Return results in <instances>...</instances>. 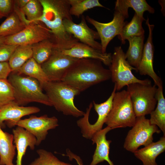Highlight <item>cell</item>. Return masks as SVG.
<instances>
[{
	"label": "cell",
	"mask_w": 165,
	"mask_h": 165,
	"mask_svg": "<svg viewBox=\"0 0 165 165\" xmlns=\"http://www.w3.org/2000/svg\"><path fill=\"white\" fill-rule=\"evenodd\" d=\"M40 21L30 22L19 33L6 36L4 43L17 46L32 45L43 40L50 39L51 31Z\"/></svg>",
	"instance_id": "obj_11"
},
{
	"label": "cell",
	"mask_w": 165,
	"mask_h": 165,
	"mask_svg": "<svg viewBox=\"0 0 165 165\" xmlns=\"http://www.w3.org/2000/svg\"><path fill=\"white\" fill-rule=\"evenodd\" d=\"M39 157L28 165H72L60 160L52 152L43 149L37 150Z\"/></svg>",
	"instance_id": "obj_31"
},
{
	"label": "cell",
	"mask_w": 165,
	"mask_h": 165,
	"mask_svg": "<svg viewBox=\"0 0 165 165\" xmlns=\"http://www.w3.org/2000/svg\"><path fill=\"white\" fill-rule=\"evenodd\" d=\"M11 72L8 62H0V79H7Z\"/></svg>",
	"instance_id": "obj_36"
},
{
	"label": "cell",
	"mask_w": 165,
	"mask_h": 165,
	"mask_svg": "<svg viewBox=\"0 0 165 165\" xmlns=\"http://www.w3.org/2000/svg\"><path fill=\"white\" fill-rule=\"evenodd\" d=\"M6 37L0 36V44L4 43Z\"/></svg>",
	"instance_id": "obj_39"
},
{
	"label": "cell",
	"mask_w": 165,
	"mask_h": 165,
	"mask_svg": "<svg viewBox=\"0 0 165 165\" xmlns=\"http://www.w3.org/2000/svg\"><path fill=\"white\" fill-rule=\"evenodd\" d=\"M66 153L67 154L64 155L68 156L70 160L74 159L76 160L78 165H83L82 160L80 157L73 153L68 149L66 150Z\"/></svg>",
	"instance_id": "obj_37"
},
{
	"label": "cell",
	"mask_w": 165,
	"mask_h": 165,
	"mask_svg": "<svg viewBox=\"0 0 165 165\" xmlns=\"http://www.w3.org/2000/svg\"><path fill=\"white\" fill-rule=\"evenodd\" d=\"M116 90L115 85L110 96L106 101L100 104L93 101L86 108L83 117L77 121V125L83 137L91 139L95 134L102 129L112 108Z\"/></svg>",
	"instance_id": "obj_5"
},
{
	"label": "cell",
	"mask_w": 165,
	"mask_h": 165,
	"mask_svg": "<svg viewBox=\"0 0 165 165\" xmlns=\"http://www.w3.org/2000/svg\"></svg>",
	"instance_id": "obj_41"
},
{
	"label": "cell",
	"mask_w": 165,
	"mask_h": 165,
	"mask_svg": "<svg viewBox=\"0 0 165 165\" xmlns=\"http://www.w3.org/2000/svg\"><path fill=\"white\" fill-rule=\"evenodd\" d=\"M3 43L0 44V62H7L18 46Z\"/></svg>",
	"instance_id": "obj_34"
},
{
	"label": "cell",
	"mask_w": 165,
	"mask_h": 165,
	"mask_svg": "<svg viewBox=\"0 0 165 165\" xmlns=\"http://www.w3.org/2000/svg\"><path fill=\"white\" fill-rule=\"evenodd\" d=\"M63 24L66 31L81 42L101 51V43L96 41L100 39L99 35L97 31L88 26L83 15L78 24L74 23L73 20L67 19L64 20Z\"/></svg>",
	"instance_id": "obj_14"
},
{
	"label": "cell",
	"mask_w": 165,
	"mask_h": 165,
	"mask_svg": "<svg viewBox=\"0 0 165 165\" xmlns=\"http://www.w3.org/2000/svg\"><path fill=\"white\" fill-rule=\"evenodd\" d=\"M152 84L136 83L127 86L128 93L136 117L150 114L155 109L157 100V87Z\"/></svg>",
	"instance_id": "obj_9"
},
{
	"label": "cell",
	"mask_w": 165,
	"mask_h": 165,
	"mask_svg": "<svg viewBox=\"0 0 165 165\" xmlns=\"http://www.w3.org/2000/svg\"><path fill=\"white\" fill-rule=\"evenodd\" d=\"M20 10L30 23L37 21L43 13V8L39 0H30Z\"/></svg>",
	"instance_id": "obj_30"
},
{
	"label": "cell",
	"mask_w": 165,
	"mask_h": 165,
	"mask_svg": "<svg viewBox=\"0 0 165 165\" xmlns=\"http://www.w3.org/2000/svg\"><path fill=\"white\" fill-rule=\"evenodd\" d=\"M111 79L109 69L102 62L94 59H79L68 71L61 81L80 92L90 87Z\"/></svg>",
	"instance_id": "obj_2"
},
{
	"label": "cell",
	"mask_w": 165,
	"mask_h": 165,
	"mask_svg": "<svg viewBox=\"0 0 165 165\" xmlns=\"http://www.w3.org/2000/svg\"><path fill=\"white\" fill-rule=\"evenodd\" d=\"M146 24L149 30L148 35L144 44L141 59L137 72L141 75L150 76L153 80L154 84L158 87L163 85L161 78L155 73L153 68L154 48L152 42V31L154 25L149 24L148 18L146 20Z\"/></svg>",
	"instance_id": "obj_15"
},
{
	"label": "cell",
	"mask_w": 165,
	"mask_h": 165,
	"mask_svg": "<svg viewBox=\"0 0 165 165\" xmlns=\"http://www.w3.org/2000/svg\"><path fill=\"white\" fill-rule=\"evenodd\" d=\"M132 127L127 134L123 146L126 150L133 153L141 146H146L152 143L153 134H159L161 131L145 116L137 117Z\"/></svg>",
	"instance_id": "obj_10"
},
{
	"label": "cell",
	"mask_w": 165,
	"mask_h": 165,
	"mask_svg": "<svg viewBox=\"0 0 165 165\" xmlns=\"http://www.w3.org/2000/svg\"><path fill=\"white\" fill-rule=\"evenodd\" d=\"M70 6L69 12L71 16L79 18L87 10L99 7L105 8L98 0H68Z\"/></svg>",
	"instance_id": "obj_29"
},
{
	"label": "cell",
	"mask_w": 165,
	"mask_h": 165,
	"mask_svg": "<svg viewBox=\"0 0 165 165\" xmlns=\"http://www.w3.org/2000/svg\"><path fill=\"white\" fill-rule=\"evenodd\" d=\"M28 24L25 18L18 11H15L0 25V36L16 34L24 29Z\"/></svg>",
	"instance_id": "obj_22"
},
{
	"label": "cell",
	"mask_w": 165,
	"mask_h": 165,
	"mask_svg": "<svg viewBox=\"0 0 165 165\" xmlns=\"http://www.w3.org/2000/svg\"><path fill=\"white\" fill-rule=\"evenodd\" d=\"M16 149L13 134L4 132L0 126V165H14Z\"/></svg>",
	"instance_id": "obj_21"
},
{
	"label": "cell",
	"mask_w": 165,
	"mask_h": 165,
	"mask_svg": "<svg viewBox=\"0 0 165 165\" xmlns=\"http://www.w3.org/2000/svg\"><path fill=\"white\" fill-rule=\"evenodd\" d=\"M124 1L129 8H132L135 13L141 17H143L144 13L146 11L152 14L155 12L154 9L145 0H124Z\"/></svg>",
	"instance_id": "obj_33"
},
{
	"label": "cell",
	"mask_w": 165,
	"mask_h": 165,
	"mask_svg": "<svg viewBox=\"0 0 165 165\" xmlns=\"http://www.w3.org/2000/svg\"><path fill=\"white\" fill-rule=\"evenodd\" d=\"M30 0H19L16 1L20 9H21Z\"/></svg>",
	"instance_id": "obj_38"
},
{
	"label": "cell",
	"mask_w": 165,
	"mask_h": 165,
	"mask_svg": "<svg viewBox=\"0 0 165 165\" xmlns=\"http://www.w3.org/2000/svg\"><path fill=\"white\" fill-rule=\"evenodd\" d=\"M12 1L0 0V13L3 16H6L11 12L13 4Z\"/></svg>",
	"instance_id": "obj_35"
},
{
	"label": "cell",
	"mask_w": 165,
	"mask_h": 165,
	"mask_svg": "<svg viewBox=\"0 0 165 165\" xmlns=\"http://www.w3.org/2000/svg\"><path fill=\"white\" fill-rule=\"evenodd\" d=\"M3 16L0 13V19H1Z\"/></svg>",
	"instance_id": "obj_40"
},
{
	"label": "cell",
	"mask_w": 165,
	"mask_h": 165,
	"mask_svg": "<svg viewBox=\"0 0 165 165\" xmlns=\"http://www.w3.org/2000/svg\"><path fill=\"white\" fill-rule=\"evenodd\" d=\"M112 130L107 126L96 132L93 136L91 140L92 144H96V148L92 157V160L89 165H97L104 161L107 162L109 165H114L109 157L110 145L112 142L107 140V134Z\"/></svg>",
	"instance_id": "obj_18"
},
{
	"label": "cell",
	"mask_w": 165,
	"mask_h": 165,
	"mask_svg": "<svg viewBox=\"0 0 165 165\" xmlns=\"http://www.w3.org/2000/svg\"><path fill=\"white\" fill-rule=\"evenodd\" d=\"M43 8V13L37 21L43 23L51 31L50 39L54 48H71L79 41L66 30L64 24L66 19L73 20L69 12L68 0H39Z\"/></svg>",
	"instance_id": "obj_1"
},
{
	"label": "cell",
	"mask_w": 165,
	"mask_h": 165,
	"mask_svg": "<svg viewBox=\"0 0 165 165\" xmlns=\"http://www.w3.org/2000/svg\"><path fill=\"white\" fill-rule=\"evenodd\" d=\"M15 72L36 79L39 82L41 87L49 81L41 65L38 63L33 57L28 60Z\"/></svg>",
	"instance_id": "obj_25"
},
{
	"label": "cell",
	"mask_w": 165,
	"mask_h": 165,
	"mask_svg": "<svg viewBox=\"0 0 165 165\" xmlns=\"http://www.w3.org/2000/svg\"><path fill=\"white\" fill-rule=\"evenodd\" d=\"M40 110L36 107H24L13 101L0 107V126L1 127L5 121L9 127H13L16 126L23 117L37 113Z\"/></svg>",
	"instance_id": "obj_16"
},
{
	"label": "cell",
	"mask_w": 165,
	"mask_h": 165,
	"mask_svg": "<svg viewBox=\"0 0 165 165\" xmlns=\"http://www.w3.org/2000/svg\"><path fill=\"white\" fill-rule=\"evenodd\" d=\"M42 88L58 112L75 117L84 115L85 112L78 109L74 103L75 97L80 93L77 89L62 81H48Z\"/></svg>",
	"instance_id": "obj_3"
},
{
	"label": "cell",
	"mask_w": 165,
	"mask_h": 165,
	"mask_svg": "<svg viewBox=\"0 0 165 165\" xmlns=\"http://www.w3.org/2000/svg\"><path fill=\"white\" fill-rule=\"evenodd\" d=\"M32 57V45L18 46L8 61L12 72L17 71L28 60Z\"/></svg>",
	"instance_id": "obj_27"
},
{
	"label": "cell",
	"mask_w": 165,
	"mask_h": 165,
	"mask_svg": "<svg viewBox=\"0 0 165 165\" xmlns=\"http://www.w3.org/2000/svg\"><path fill=\"white\" fill-rule=\"evenodd\" d=\"M156 107L150 114L151 123L158 127L165 136V99L163 86L158 87L156 94Z\"/></svg>",
	"instance_id": "obj_24"
},
{
	"label": "cell",
	"mask_w": 165,
	"mask_h": 165,
	"mask_svg": "<svg viewBox=\"0 0 165 165\" xmlns=\"http://www.w3.org/2000/svg\"><path fill=\"white\" fill-rule=\"evenodd\" d=\"M13 88L7 79H0V107L14 101Z\"/></svg>",
	"instance_id": "obj_32"
},
{
	"label": "cell",
	"mask_w": 165,
	"mask_h": 165,
	"mask_svg": "<svg viewBox=\"0 0 165 165\" xmlns=\"http://www.w3.org/2000/svg\"><path fill=\"white\" fill-rule=\"evenodd\" d=\"M124 0H117L116 2L113 18L109 22L101 23L87 15L85 18L86 20L96 29L101 40V51L103 53H106L109 42L115 36L120 34L126 23L125 20L129 16V8Z\"/></svg>",
	"instance_id": "obj_6"
},
{
	"label": "cell",
	"mask_w": 165,
	"mask_h": 165,
	"mask_svg": "<svg viewBox=\"0 0 165 165\" xmlns=\"http://www.w3.org/2000/svg\"><path fill=\"white\" fill-rule=\"evenodd\" d=\"M109 69L111 72L112 81L114 83L118 91L120 90L124 86L133 83H151V81L149 79H140L134 75L132 71H136V69L127 61L125 53L120 46L114 48Z\"/></svg>",
	"instance_id": "obj_8"
},
{
	"label": "cell",
	"mask_w": 165,
	"mask_h": 165,
	"mask_svg": "<svg viewBox=\"0 0 165 165\" xmlns=\"http://www.w3.org/2000/svg\"><path fill=\"white\" fill-rule=\"evenodd\" d=\"M145 35L134 36L127 39L128 49L125 53L127 60L132 66L138 68L141 59L144 45Z\"/></svg>",
	"instance_id": "obj_23"
},
{
	"label": "cell",
	"mask_w": 165,
	"mask_h": 165,
	"mask_svg": "<svg viewBox=\"0 0 165 165\" xmlns=\"http://www.w3.org/2000/svg\"><path fill=\"white\" fill-rule=\"evenodd\" d=\"M8 77V80L13 88L14 101L18 105L21 106L35 102L52 106L46 94L43 93L39 82L36 79L14 72H11Z\"/></svg>",
	"instance_id": "obj_4"
},
{
	"label": "cell",
	"mask_w": 165,
	"mask_h": 165,
	"mask_svg": "<svg viewBox=\"0 0 165 165\" xmlns=\"http://www.w3.org/2000/svg\"><path fill=\"white\" fill-rule=\"evenodd\" d=\"M165 150V136L163 135L158 141L152 142L134 153L135 156L142 161L143 165H157L156 159Z\"/></svg>",
	"instance_id": "obj_20"
},
{
	"label": "cell",
	"mask_w": 165,
	"mask_h": 165,
	"mask_svg": "<svg viewBox=\"0 0 165 165\" xmlns=\"http://www.w3.org/2000/svg\"><path fill=\"white\" fill-rule=\"evenodd\" d=\"M58 120L55 116L49 117L45 115L40 117L31 116L21 119L16 126L21 127L34 135L37 140L36 145H39L46 139L48 131L58 126Z\"/></svg>",
	"instance_id": "obj_13"
},
{
	"label": "cell",
	"mask_w": 165,
	"mask_h": 165,
	"mask_svg": "<svg viewBox=\"0 0 165 165\" xmlns=\"http://www.w3.org/2000/svg\"><path fill=\"white\" fill-rule=\"evenodd\" d=\"M144 20V17L139 16L135 13L130 21L126 23L121 33L118 35L122 44H125V40L130 38L144 35L145 31L142 26V23Z\"/></svg>",
	"instance_id": "obj_26"
},
{
	"label": "cell",
	"mask_w": 165,
	"mask_h": 165,
	"mask_svg": "<svg viewBox=\"0 0 165 165\" xmlns=\"http://www.w3.org/2000/svg\"><path fill=\"white\" fill-rule=\"evenodd\" d=\"M13 142L17 151L16 165H22V160L28 147L31 150L36 145L35 137L23 128L18 126L13 130Z\"/></svg>",
	"instance_id": "obj_19"
},
{
	"label": "cell",
	"mask_w": 165,
	"mask_h": 165,
	"mask_svg": "<svg viewBox=\"0 0 165 165\" xmlns=\"http://www.w3.org/2000/svg\"><path fill=\"white\" fill-rule=\"evenodd\" d=\"M54 45L50 39L43 40L32 45V57L41 65L51 55Z\"/></svg>",
	"instance_id": "obj_28"
},
{
	"label": "cell",
	"mask_w": 165,
	"mask_h": 165,
	"mask_svg": "<svg viewBox=\"0 0 165 165\" xmlns=\"http://www.w3.org/2000/svg\"><path fill=\"white\" fill-rule=\"evenodd\" d=\"M136 117L130 95L127 90L116 92L112 108L105 124L112 130L119 128L131 127Z\"/></svg>",
	"instance_id": "obj_7"
},
{
	"label": "cell",
	"mask_w": 165,
	"mask_h": 165,
	"mask_svg": "<svg viewBox=\"0 0 165 165\" xmlns=\"http://www.w3.org/2000/svg\"><path fill=\"white\" fill-rule=\"evenodd\" d=\"M58 49L62 53L75 58L97 60L108 66L111 63L112 54L111 53H103L101 50L81 42H79L69 49Z\"/></svg>",
	"instance_id": "obj_17"
},
{
	"label": "cell",
	"mask_w": 165,
	"mask_h": 165,
	"mask_svg": "<svg viewBox=\"0 0 165 165\" xmlns=\"http://www.w3.org/2000/svg\"><path fill=\"white\" fill-rule=\"evenodd\" d=\"M78 59L64 54L58 49L53 48L50 57L41 66L49 81H61Z\"/></svg>",
	"instance_id": "obj_12"
}]
</instances>
